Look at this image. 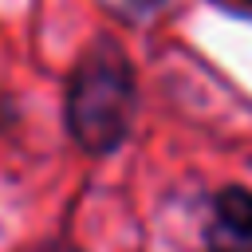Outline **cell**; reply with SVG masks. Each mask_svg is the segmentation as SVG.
Returning a JSON list of instances; mask_svg holds the SVG:
<instances>
[{"instance_id": "obj_1", "label": "cell", "mask_w": 252, "mask_h": 252, "mask_svg": "<svg viewBox=\"0 0 252 252\" xmlns=\"http://www.w3.org/2000/svg\"><path fill=\"white\" fill-rule=\"evenodd\" d=\"M134 71L118 43L98 39L75 67L67 87V126L91 154H110L134 118Z\"/></svg>"}, {"instance_id": "obj_2", "label": "cell", "mask_w": 252, "mask_h": 252, "mask_svg": "<svg viewBox=\"0 0 252 252\" xmlns=\"http://www.w3.org/2000/svg\"><path fill=\"white\" fill-rule=\"evenodd\" d=\"M205 244L209 252H252V189L228 185L213 197Z\"/></svg>"}, {"instance_id": "obj_3", "label": "cell", "mask_w": 252, "mask_h": 252, "mask_svg": "<svg viewBox=\"0 0 252 252\" xmlns=\"http://www.w3.org/2000/svg\"><path fill=\"white\" fill-rule=\"evenodd\" d=\"M55 252H79V248H55Z\"/></svg>"}, {"instance_id": "obj_4", "label": "cell", "mask_w": 252, "mask_h": 252, "mask_svg": "<svg viewBox=\"0 0 252 252\" xmlns=\"http://www.w3.org/2000/svg\"><path fill=\"white\" fill-rule=\"evenodd\" d=\"M244 4H252V0H244Z\"/></svg>"}]
</instances>
